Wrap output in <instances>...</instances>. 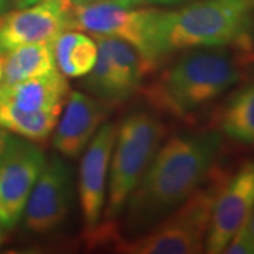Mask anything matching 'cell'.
<instances>
[{
    "label": "cell",
    "instance_id": "7402d4cb",
    "mask_svg": "<svg viewBox=\"0 0 254 254\" xmlns=\"http://www.w3.org/2000/svg\"><path fill=\"white\" fill-rule=\"evenodd\" d=\"M13 140V137L10 136V131H7L6 128L0 127V155L4 153V150L9 147L10 141Z\"/></svg>",
    "mask_w": 254,
    "mask_h": 254
},
{
    "label": "cell",
    "instance_id": "52a82bcc",
    "mask_svg": "<svg viewBox=\"0 0 254 254\" xmlns=\"http://www.w3.org/2000/svg\"><path fill=\"white\" fill-rule=\"evenodd\" d=\"M47 158L37 143L13 137L0 155V229L17 226Z\"/></svg>",
    "mask_w": 254,
    "mask_h": 254
},
{
    "label": "cell",
    "instance_id": "4316f807",
    "mask_svg": "<svg viewBox=\"0 0 254 254\" xmlns=\"http://www.w3.org/2000/svg\"><path fill=\"white\" fill-rule=\"evenodd\" d=\"M3 243H4V230H3V229H0V247H1Z\"/></svg>",
    "mask_w": 254,
    "mask_h": 254
},
{
    "label": "cell",
    "instance_id": "ffe728a7",
    "mask_svg": "<svg viewBox=\"0 0 254 254\" xmlns=\"http://www.w3.org/2000/svg\"><path fill=\"white\" fill-rule=\"evenodd\" d=\"M222 253L226 254H253L254 237L250 227V216L236 230V233L229 240Z\"/></svg>",
    "mask_w": 254,
    "mask_h": 254
},
{
    "label": "cell",
    "instance_id": "8992f818",
    "mask_svg": "<svg viewBox=\"0 0 254 254\" xmlns=\"http://www.w3.org/2000/svg\"><path fill=\"white\" fill-rule=\"evenodd\" d=\"M164 9L123 7L109 0H82L72 7V30L120 38L136 48L153 72L165 58L160 21Z\"/></svg>",
    "mask_w": 254,
    "mask_h": 254
},
{
    "label": "cell",
    "instance_id": "2e32d148",
    "mask_svg": "<svg viewBox=\"0 0 254 254\" xmlns=\"http://www.w3.org/2000/svg\"><path fill=\"white\" fill-rule=\"evenodd\" d=\"M63 109L27 112L0 100V127L33 143H44L53 134Z\"/></svg>",
    "mask_w": 254,
    "mask_h": 254
},
{
    "label": "cell",
    "instance_id": "484cf974",
    "mask_svg": "<svg viewBox=\"0 0 254 254\" xmlns=\"http://www.w3.org/2000/svg\"><path fill=\"white\" fill-rule=\"evenodd\" d=\"M250 227H252V233L254 237V208L252 210V215H250Z\"/></svg>",
    "mask_w": 254,
    "mask_h": 254
},
{
    "label": "cell",
    "instance_id": "7c38bea8",
    "mask_svg": "<svg viewBox=\"0 0 254 254\" xmlns=\"http://www.w3.org/2000/svg\"><path fill=\"white\" fill-rule=\"evenodd\" d=\"M55 126L53 144L66 158H78L109 116L112 105L82 92H69Z\"/></svg>",
    "mask_w": 254,
    "mask_h": 254
},
{
    "label": "cell",
    "instance_id": "d4e9b609",
    "mask_svg": "<svg viewBox=\"0 0 254 254\" xmlns=\"http://www.w3.org/2000/svg\"><path fill=\"white\" fill-rule=\"evenodd\" d=\"M3 68H4V61H3V57L0 55V83L3 81Z\"/></svg>",
    "mask_w": 254,
    "mask_h": 254
},
{
    "label": "cell",
    "instance_id": "4fadbf2b",
    "mask_svg": "<svg viewBox=\"0 0 254 254\" xmlns=\"http://www.w3.org/2000/svg\"><path fill=\"white\" fill-rule=\"evenodd\" d=\"M66 76L58 69L13 83H0V100L27 112L63 109L69 95Z\"/></svg>",
    "mask_w": 254,
    "mask_h": 254
},
{
    "label": "cell",
    "instance_id": "f546056e",
    "mask_svg": "<svg viewBox=\"0 0 254 254\" xmlns=\"http://www.w3.org/2000/svg\"><path fill=\"white\" fill-rule=\"evenodd\" d=\"M81 1H82V0H81Z\"/></svg>",
    "mask_w": 254,
    "mask_h": 254
},
{
    "label": "cell",
    "instance_id": "3957f363",
    "mask_svg": "<svg viewBox=\"0 0 254 254\" xmlns=\"http://www.w3.org/2000/svg\"><path fill=\"white\" fill-rule=\"evenodd\" d=\"M254 0H192L163 10L160 31L167 57L199 47L254 46Z\"/></svg>",
    "mask_w": 254,
    "mask_h": 254
},
{
    "label": "cell",
    "instance_id": "30bf717a",
    "mask_svg": "<svg viewBox=\"0 0 254 254\" xmlns=\"http://www.w3.org/2000/svg\"><path fill=\"white\" fill-rule=\"evenodd\" d=\"M253 208L254 161H245L235 173L227 175L219 190L205 240V252L222 253L237 229L252 215Z\"/></svg>",
    "mask_w": 254,
    "mask_h": 254
},
{
    "label": "cell",
    "instance_id": "83f0119b",
    "mask_svg": "<svg viewBox=\"0 0 254 254\" xmlns=\"http://www.w3.org/2000/svg\"><path fill=\"white\" fill-rule=\"evenodd\" d=\"M252 30H253V34H254V7H253V23H252Z\"/></svg>",
    "mask_w": 254,
    "mask_h": 254
},
{
    "label": "cell",
    "instance_id": "8fae6325",
    "mask_svg": "<svg viewBox=\"0 0 254 254\" xmlns=\"http://www.w3.org/2000/svg\"><path fill=\"white\" fill-rule=\"evenodd\" d=\"M116 134L118 125L103 123L83 151L78 193L88 235L99 226L105 210L108 173Z\"/></svg>",
    "mask_w": 254,
    "mask_h": 254
},
{
    "label": "cell",
    "instance_id": "e0dca14e",
    "mask_svg": "<svg viewBox=\"0 0 254 254\" xmlns=\"http://www.w3.org/2000/svg\"><path fill=\"white\" fill-rule=\"evenodd\" d=\"M219 131L242 144H254V82L235 92L219 115Z\"/></svg>",
    "mask_w": 254,
    "mask_h": 254
},
{
    "label": "cell",
    "instance_id": "9a60e30c",
    "mask_svg": "<svg viewBox=\"0 0 254 254\" xmlns=\"http://www.w3.org/2000/svg\"><path fill=\"white\" fill-rule=\"evenodd\" d=\"M3 81L13 83L57 69L54 55V43H34L13 48L3 55Z\"/></svg>",
    "mask_w": 254,
    "mask_h": 254
},
{
    "label": "cell",
    "instance_id": "6da1fadb",
    "mask_svg": "<svg viewBox=\"0 0 254 254\" xmlns=\"http://www.w3.org/2000/svg\"><path fill=\"white\" fill-rule=\"evenodd\" d=\"M223 144L218 128L184 133L164 143L123 208V229L136 236L153 227L209 178Z\"/></svg>",
    "mask_w": 254,
    "mask_h": 254
},
{
    "label": "cell",
    "instance_id": "5bb4252c",
    "mask_svg": "<svg viewBox=\"0 0 254 254\" xmlns=\"http://www.w3.org/2000/svg\"><path fill=\"white\" fill-rule=\"evenodd\" d=\"M54 55L60 72L66 78H81L96 63L98 44L79 30H66L54 41Z\"/></svg>",
    "mask_w": 254,
    "mask_h": 254
},
{
    "label": "cell",
    "instance_id": "d6986e66",
    "mask_svg": "<svg viewBox=\"0 0 254 254\" xmlns=\"http://www.w3.org/2000/svg\"><path fill=\"white\" fill-rule=\"evenodd\" d=\"M95 37L96 44H98V58L91 72L85 75L86 78L83 81V88L95 98L103 100L109 105L123 103L130 96L123 89V86L120 85L118 76L115 73V69L110 63L108 48L105 46L102 37Z\"/></svg>",
    "mask_w": 254,
    "mask_h": 254
},
{
    "label": "cell",
    "instance_id": "9c48e42d",
    "mask_svg": "<svg viewBox=\"0 0 254 254\" xmlns=\"http://www.w3.org/2000/svg\"><path fill=\"white\" fill-rule=\"evenodd\" d=\"M72 200V171L60 157H51L38 175L23 212L24 227L44 235L63 223Z\"/></svg>",
    "mask_w": 254,
    "mask_h": 254
},
{
    "label": "cell",
    "instance_id": "277c9868",
    "mask_svg": "<svg viewBox=\"0 0 254 254\" xmlns=\"http://www.w3.org/2000/svg\"><path fill=\"white\" fill-rule=\"evenodd\" d=\"M225 171L218 165L206 181L154 226L131 236L119 237L115 249L127 254H196L205 252L213 205L222 185Z\"/></svg>",
    "mask_w": 254,
    "mask_h": 254
},
{
    "label": "cell",
    "instance_id": "ba28073f",
    "mask_svg": "<svg viewBox=\"0 0 254 254\" xmlns=\"http://www.w3.org/2000/svg\"><path fill=\"white\" fill-rule=\"evenodd\" d=\"M72 0H40L4 16L0 14V55L34 43H54L72 30Z\"/></svg>",
    "mask_w": 254,
    "mask_h": 254
},
{
    "label": "cell",
    "instance_id": "7a4b0ae2",
    "mask_svg": "<svg viewBox=\"0 0 254 254\" xmlns=\"http://www.w3.org/2000/svg\"><path fill=\"white\" fill-rule=\"evenodd\" d=\"M254 69V46L185 50L144 88L154 109L187 119L208 108Z\"/></svg>",
    "mask_w": 254,
    "mask_h": 254
},
{
    "label": "cell",
    "instance_id": "44dd1931",
    "mask_svg": "<svg viewBox=\"0 0 254 254\" xmlns=\"http://www.w3.org/2000/svg\"><path fill=\"white\" fill-rule=\"evenodd\" d=\"M192 0H115L123 7H157V6H175Z\"/></svg>",
    "mask_w": 254,
    "mask_h": 254
},
{
    "label": "cell",
    "instance_id": "cb8c5ba5",
    "mask_svg": "<svg viewBox=\"0 0 254 254\" xmlns=\"http://www.w3.org/2000/svg\"><path fill=\"white\" fill-rule=\"evenodd\" d=\"M7 6H9L7 0H0V14H3V11H6Z\"/></svg>",
    "mask_w": 254,
    "mask_h": 254
},
{
    "label": "cell",
    "instance_id": "ac0fdd59",
    "mask_svg": "<svg viewBox=\"0 0 254 254\" xmlns=\"http://www.w3.org/2000/svg\"><path fill=\"white\" fill-rule=\"evenodd\" d=\"M109 53L110 63L115 69L120 85L131 98L140 88L144 78L151 72L141 55L134 47L127 44L126 41L115 37L100 36Z\"/></svg>",
    "mask_w": 254,
    "mask_h": 254
},
{
    "label": "cell",
    "instance_id": "5b68a950",
    "mask_svg": "<svg viewBox=\"0 0 254 254\" xmlns=\"http://www.w3.org/2000/svg\"><path fill=\"white\" fill-rule=\"evenodd\" d=\"M167 127L148 112H133L118 126L109 165L108 200L103 215L108 222L122 216L130 193L161 147Z\"/></svg>",
    "mask_w": 254,
    "mask_h": 254
},
{
    "label": "cell",
    "instance_id": "f1b7e54d",
    "mask_svg": "<svg viewBox=\"0 0 254 254\" xmlns=\"http://www.w3.org/2000/svg\"><path fill=\"white\" fill-rule=\"evenodd\" d=\"M76 1H81V0H76Z\"/></svg>",
    "mask_w": 254,
    "mask_h": 254
},
{
    "label": "cell",
    "instance_id": "603a6c76",
    "mask_svg": "<svg viewBox=\"0 0 254 254\" xmlns=\"http://www.w3.org/2000/svg\"><path fill=\"white\" fill-rule=\"evenodd\" d=\"M37 1H40V0H16V4H17L18 7L21 9V7H27V6H31V4H34Z\"/></svg>",
    "mask_w": 254,
    "mask_h": 254
}]
</instances>
